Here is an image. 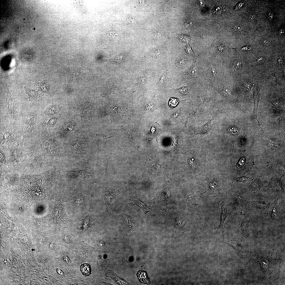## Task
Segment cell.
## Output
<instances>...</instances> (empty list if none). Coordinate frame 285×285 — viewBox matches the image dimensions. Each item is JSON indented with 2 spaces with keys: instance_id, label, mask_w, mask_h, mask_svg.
<instances>
[{
  "instance_id": "cb8c5ba5",
  "label": "cell",
  "mask_w": 285,
  "mask_h": 285,
  "mask_svg": "<svg viewBox=\"0 0 285 285\" xmlns=\"http://www.w3.org/2000/svg\"><path fill=\"white\" fill-rule=\"evenodd\" d=\"M163 53V51L159 49H155L153 50L150 53V55L154 58L158 59L160 57Z\"/></svg>"
},
{
  "instance_id": "30bf717a",
  "label": "cell",
  "mask_w": 285,
  "mask_h": 285,
  "mask_svg": "<svg viewBox=\"0 0 285 285\" xmlns=\"http://www.w3.org/2000/svg\"><path fill=\"white\" fill-rule=\"evenodd\" d=\"M260 88H259V86H257L256 87V88L254 90V109L252 117V118H254L257 121L259 125L260 124L257 118V114L258 105L260 97Z\"/></svg>"
},
{
  "instance_id": "e575fe53",
  "label": "cell",
  "mask_w": 285,
  "mask_h": 285,
  "mask_svg": "<svg viewBox=\"0 0 285 285\" xmlns=\"http://www.w3.org/2000/svg\"><path fill=\"white\" fill-rule=\"evenodd\" d=\"M186 59L183 58L178 60L176 62V64L178 66L181 67L184 66L186 63Z\"/></svg>"
},
{
  "instance_id": "44dd1931",
  "label": "cell",
  "mask_w": 285,
  "mask_h": 285,
  "mask_svg": "<svg viewBox=\"0 0 285 285\" xmlns=\"http://www.w3.org/2000/svg\"><path fill=\"white\" fill-rule=\"evenodd\" d=\"M58 110L56 107L54 106H51L47 108L44 112L46 115L50 117L54 116L57 113Z\"/></svg>"
},
{
  "instance_id": "4316f807",
  "label": "cell",
  "mask_w": 285,
  "mask_h": 285,
  "mask_svg": "<svg viewBox=\"0 0 285 285\" xmlns=\"http://www.w3.org/2000/svg\"><path fill=\"white\" fill-rule=\"evenodd\" d=\"M251 179L252 178H250L243 176L240 177L235 178L233 179L235 181L245 182L249 180H251Z\"/></svg>"
},
{
  "instance_id": "7bdbcfd3",
  "label": "cell",
  "mask_w": 285,
  "mask_h": 285,
  "mask_svg": "<svg viewBox=\"0 0 285 285\" xmlns=\"http://www.w3.org/2000/svg\"><path fill=\"white\" fill-rule=\"evenodd\" d=\"M218 48L219 50L221 52L224 49V46L221 45H219Z\"/></svg>"
},
{
  "instance_id": "f546056e",
  "label": "cell",
  "mask_w": 285,
  "mask_h": 285,
  "mask_svg": "<svg viewBox=\"0 0 285 285\" xmlns=\"http://www.w3.org/2000/svg\"><path fill=\"white\" fill-rule=\"evenodd\" d=\"M138 82L139 84L141 85L144 84L146 81V77L144 75H141L138 77Z\"/></svg>"
},
{
  "instance_id": "c3c4849f",
  "label": "cell",
  "mask_w": 285,
  "mask_h": 285,
  "mask_svg": "<svg viewBox=\"0 0 285 285\" xmlns=\"http://www.w3.org/2000/svg\"><path fill=\"white\" fill-rule=\"evenodd\" d=\"M279 32L281 34H282L284 33V31L283 29H282Z\"/></svg>"
},
{
  "instance_id": "7dc6e473",
  "label": "cell",
  "mask_w": 285,
  "mask_h": 285,
  "mask_svg": "<svg viewBox=\"0 0 285 285\" xmlns=\"http://www.w3.org/2000/svg\"><path fill=\"white\" fill-rule=\"evenodd\" d=\"M138 1L139 3L140 4H143L145 2V1Z\"/></svg>"
},
{
  "instance_id": "8992f818",
  "label": "cell",
  "mask_w": 285,
  "mask_h": 285,
  "mask_svg": "<svg viewBox=\"0 0 285 285\" xmlns=\"http://www.w3.org/2000/svg\"><path fill=\"white\" fill-rule=\"evenodd\" d=\"M71 251L67 250V251H64L62 260L64 267L69 270L73 272L78 267V264L74 253L71 252Z\"/></svg>"
},
{
  "instance_id": "ba28073f",
  "label": "cell",
  "mask_w": 285,
  "mask_h": 285,
  "mask_svg": "<svg viewBox=\"0 0 285 285\" xmlns=\"http://www.w3.org/2000/svg\"><path fill=\"white\" fill-rule=\"evenodd\" d=\"M241 215V225L240 227L237 229L236 231L242 236L248 237L249 235V225L250 220L249 216L245 214H243Z\"/></svg>"
},
{
  "instance_id": "2e32d148",
  "label": "cell",
  "mask_w": 285,
  "mask_h": 285,
  "mask_svg": "<svg viewBox=\"0 0 285 285\" xmlns=\"http://www.w3.org/2000/svg\"><path fill=\"white\" fill-rule=\"evenodd\" d=\"M25 93L29 101H32L36 99L39 95L38 91L30 89L27 87L24 88Z\"/></svg>"
},
{
  "instance_id": "d6a6232c",
  "label": "cell",
  "mask_w": 285,
  "mask_h": 285,
  "mask_svg": "<svg viewBox=\"0 0 285 285\" xmlns=\"http://www.w3.org/2000/svg\"><path fill=\"white\" fill-rule=\"evenodd\" d=\"M241 63L237 61H235L232 64V69L234 70H237L239 69L241 65Z\"/></svg>"
},
{
  "instance_id": "9c48e42d",
  "label": "cell",
  "mask_w": 285,
  "mask_h": 285,
  "mask_svg": "<svg viewBox=\"0 0 285 285\" xmlns=\"http://www.w3.org/2000/svg\"><path fill=\"white\" fill-rule=\"evenodd\" d=\"M221 212L220 214V222L219 226L215 229H218L221 231L223 234L225 230L223 228V225L225 221L229 214L227 213L226 206L225 203L222 202L221 203Z\"/></svg>"
},
{
  "instance_id": "836d02e7",
  "label": "cell",
  "mask_w": 285,
  "mask_h": 285,
  "mask_svg": "<svg viewBox=\"0 0 285 285\" xmlns=\"http://www.w3.org/2000/svg\"><path fill=\"white\" fill-rule=\"evenodd\" d=\"M162 11L163 15H166L169 12V8L166 5L164 4L162 6Z\"/></svg>"
},
{
  "instance_id": "5bb4252c",
  "label": "cell",
  "mask_w": 285,
  "mask_h": 285,
  "mask_svg": "<svg viewBox=\"0 0 285 285\" xmlns=\"http://www.w3.org/2000/svg\"><path fill=\"white\" fill-rule=\"evenodd\" d=\"M223 240L220 241L221 243H227L238 250V251L240 252L241 250L242 251L243 247L241 245V242L239 240L235 239L226 240L224 239V237H223Z\"/></svg>"
},
{
  "instance_id": "d4e9b609",
  "label": "cell",
  "mask_w": 285,
  "mask_h": 285,
  "mask_svg": "<svg viewBox=\"0 0 285 285\" xmlns=\"http://www.w3.org/2000/svg\"><path fill=\"white\" fill-rule=\"evenodd\" d=\"M58 119V118L55 116L50 117L48 122L44 123V124L46 125L48 127L53 128L56 124Z\"/></svg>"
},
{
  "instance_id": "6da1fadb",
  "label": "cell",
  "mask_w": 285,
  "mask_h": 285,
  "mask_svg": "<svg viewBox=\"0 0 285 285\" xmlns=\"http://www.w3.org/2000/svg\"><path fill=\"white\" fill-rule=\"evenodd\" d=\"M248 200L244 195L243 192L238 190L232 196L230 202L232 208L241 213L243 210L247 206Z\"/></svg>"
},
{
  "instance_id": "7a4b0ae2",
  "label": "cell",
  "mask_w": 285,
  "mask_h": 285,
  "mask_svg": "<svg viewBox=\"0 0 285 285\" xmlns=\"http://www.w3.org/2000/svg\"><path fill=\"white\" fill-rule=\"evenodd\" d=\"M279 198H276L274 202L269 205L267 209L270 220L273 223H277L282 219L284 215L278 204Z\"/></svg>"
},
{
  "instance_id": "277c9868",
  "label": "cell",
  "mask_w": 285,
  "mask_h": 285,
  "mask_svg": "<svg viewBox=\"0 0 285 285\" xmlns=\"http://www.w3.org/2000/svg\"><path fill=\"white\" fill-rule=\"evenodd\" d=\"M75 248L76 250L75 251L76 253L75 254L76 255H75V256L77 261L82 256H83L82 258L84 257L83 259L84 258H85L86 259V258L87 261L86 256L88 261H93L95 260L96 255V251L94 248L91 246H87L82 248L81 246H79L78 244Z\"/></svg>"
},
{
  "instance_id": "8d00e7d4",
  "label": "cell",
  "mask_w": 285,
  "mask_h": 285,
  "mask_svg": "<svg viewBox=\"0 0 285 285\" xmlns=\"http://www.w3.org/2000/svg\"><path fill=\"white\" fill-rule=\"evenodd\" d=\"M251 86V84L250 83L247 82L244 85V88L246 91H248L250 89Z\"/></svg>"
},
{
  "instance_id": "e0dca14e",
  "label": "cell",
  "mask_w": 285,
  "mask_h": 285,
  "mask_svg": "<svg viewBox=\"0 0 285 285\" xmlns=\"http://www.w3.org/2000/svg\"><path fill=\"white\" fill-rule=\"evenodd\" d=\"M137 276L139 281L141 283L148 284L150 281L146 272L143 271H139L137 273Z\"/></svg>"
},
{
  "instance_id": "9a60e30c",
  "label": "cell",
  "mask_w": 285,
  "mask_h": 285,
  "mask_svg": "<svg viewBox=\"0 0 285 285\" xmlns=\"http://www.w3.org/2000/svg\"><path fill=\"white\" fill-rule=\"evenodd\" d=\"M35 84L38 89V91L45 93L49 92L50 85L46 80H44L40 82H36Z\"/></svg>"
},
{
  "instance_id": "603a6c76",
  "label": "cell",
  "mask_w": 285,
  "mask_h": 285,
  "mask_svg": "<svg viewBox=\"0 0 285 285\" xmlns=\"http://www.w3.org/2000/svg\"><path fill=\"white\" fill-rule=\"evenodd\" d=\"M95 242L96 244L97 247L101 249H103L105 248V246H107L108 243V240L105 239H98Z\"/></svg>"
},
{
  "instance_id": "ab89813d",
  "label": "cell",
  "mask_w": 285,
  "mask_h": 285,
  "mask_svg": "<svg viewBox=\"0 0 285 285\" xmlns=\"http://www.w3.org/2000/svg\"><path fill=\"white\" fill-rule=\"evenodd\" d=\"M263 43L264 45L268 46L269 45L270 42L268 40L265 39L263 41Z\"/></svg>"
},
{
  "instance_id": "1f68e13d",
  "label": "cell",
  "mask_w": 285,
  "mask_h": 285,
  "mask_svg": "<svg viewBox=\"0 0 285 285\" xmlns=\"http://www.w3.org/2000/svg\"><path fill=\"white\" fill-rule=\"evenodd\" d=\"M178 92L182 94H186L189 92L188 88L187 87H183L178 89Z\"/></svg>"
},
{
  "instance_id": "74e56055",
  "label": "cell",
  "mask_w": 285,
  "mask_h": 285,
  "mask_svg": "<svg viewBox=\"0 0 285 285\" xmlns=\"http://www.w3.org/2000/svg\"><path fill=\"white\" fill-rule=\"evenodd\" d=\"M210 70L212 75L213 76L215 75L216 73V69L214 66L212 65L210 66Z\"/></svg>"
},
{
  "instance_id": "7402d4cb",
  "label": "cell",
  "mask_w": 285,
  "mask_h": 285,
  "mask_svg": "<svg viewBox=\"0 0 285 285\" xmlns=\"http://www.w3.org/2000/svg\"><path fill=\"white\" fill-rule=\"evenodd\" d=\"M80 269L82 273L84 276H90L91 269L90 265L88 264H83L81 266Z\"/></svg>"
},
{
  "instance_id": "4fadbf2b",
  "label": "cell",
  "mask_w": 285,
  "mask_h": 285,
  "mask_svg": "<svg viewBox=\"0 0 285 285\" xmlns=\"http://www.w3.org/2000/svg\"><path fill=\"white\" fill-rule=\"evenodd\" d=\"M110 63L126 69L125 66V59L124 56L122 55H118L114 58L108 60Z\"/></svg>"
},
{
  "instance_id": "ffe728a7",
  "label": "cell",
  "mask_w": 285,
  "mask_h": 285,
  "mask_svg": "<svg viewBox=\"0 0 285 285\" xmlns=\"http://www.w3.org/2000/svg\"><path fill=\"white\" fill-rule=\"evenodd\" d=\"M211 121H209L207 123L203 125L201 127L200 132L201 135L207 134L211 130L212 127Z\"/></svg>"
},
{
  "instance_id": "bcb514c9",
  "label": "cell",
  "mask_w": 285,
  "mask_h": 285,
  "mask_svg": "<svg viewBox=\"0 0 285 285\" xmlns=\"http://www.w3.org/2000/svg\"><path fill=\"white\" fill-rule=\"evenodd\" d=\"M269 19L270 20H272L273 17V14L272 13H269Z\"/></svg>"
},
{
  "instance_id": "d590c367",
  "label": "cell",
  "mask_w": 285,
  "mask_h": 285,
  "mask_svg": "<svg viewBox=\"0 0 285 285\" xmlns=\"http://www.w3.org/2000/svg\"><path fill=\"white\" fill-rule=\"evenodd\" d=\"M223 92L224 94L229 98H230L231 100L233 99L232 95L229 90L225 88L224 89Z\"/></svg>"
},
{
  "instance_id": "484cf974",
  "label": "cell",
  "mask_w": 285,
  "mask_h": 285,
  "mask_svg": "<svg viewBox=\"0 0 285 285\" xmlns=\"http://www.w3.org/2000/svg\"><path fill=\"white\" fill-rule=\"evenodd\" d=\"M167 76V73L166 72L164 73L161 75L157 82L156 85L157 86L160 87L163 86L164 85Z\"/></svg>"
},
{
  "instance_id": "f6af8a7d",
  "label": "cell",
  "mask_w": 285,
  "mask_h": 285,
  "mask_svg": "<svg viewBox=\"0 0 285 285\" xmlns=\"http://www.w3.org/2000/svg\"><path fill=\"white\" fill-rule=\"evenodd\" d=\"M241 49L244 50H249L250 49V48L249 46H246L243 47Z\"/></svg>"
},
{
  "instance_id": "83f0119b",
  "label": "cell",
  "mask_w": 285,
  "mask_h": 285,
  "mask_svg": "<svg viewBox=\"0 0 285 285\" xmlns=\"http://www.w3.org/2000/svg\"><path fill=\"white\" fill-rule=\"evenodd\" d=\"M232 30L234 33L237 34L242 33L243 31V27L241 26L238 25H235L233 26Z\"/></svg>"
},
{
  "instance_id": "b9f144b4",
  "label": "cell",
  "mask_w": 285,
  "mask_h": 285,
  "mask_svg": "<svg viewBox=\"0 0 285 285\" xmlns=\"http://www.w3.org/2000/svg\"><path fill=\"white\" fill-rule=\"evenodd\" d=\"M243 3H240L237 5L236 7V9H238L241 8L243 5Z\"/></svg>"
},
{
  "instance_id": "8fae6325",
  "label": "cell",
  "mask_w": 285,
  "mask_h": 285,
  "mask_svg": "<svg viewBox=\"0 0 285 285\" xmlns=\"http://www.w3.org/2000/svg\"><path fill=\"white\" fill-rule=\"evenodd\" d=\"M106 275L107 277H110L111 278L118 284H131L121 276L117 274L112 270H108L106 273Z\"/></svg>"
},
{
  "instance_id": "5b68a950",
  "label": "cell",
  "mask_w": 285,
  "mask_h": 285,
  "mask_svg": "<svg viewBox=\"0 0 285 285\" xmlns=\"http://www.w3.org/2000/svg\"><path fill=\"white\" fill-rule=\"evenodd\" d=\"M128 201L130 205L137 210L145 213L148 211V202L144 198L136 196H131Z\"/></svg>"
},
{
  "instance_id": "ac0fdd59",
  "label": "cell",
  "mask_w": 285,
  "mask_h": 285,
  "mask_svg": "<svg viewBox=\"0 0 285 285\" xmlns=\"http://www.w3.org/2000/svg\"><path fill=\"white\" fill-rule=\"evenodd\" d=\"M198 72V68L196 64H193L186 74L187 78L192 79L196 75Z\"/></svg>"
},
{
  "instance_id": "f1b7e54d",
  "label": "cell",
  "mask_w": 285,
  "mask_h": 285,
  "mask_svg": "<svg viewBox=\"0 0 285 285\" xmlns=\"http://www.w3.org/2000/svg\"><path fill=\"white\" fill-rule=\"evenodd\" d=\"M179 101L178 99L171 98L169 101V105L171 108H174L176 106Z\"/></svg>"
},
{
  "instance_id": "3957f363",
  "label": "cell",
  "mask_w": 285,
  "mask_h": 285,
  "mask_svg": "<svg viewBox=\"0 0 285 285\" xmlns=\"http://www.w3.org/2000/svg\"><path fill=\"white\" fill-rule=\"evenodd\" d=\"M120 227L121 230L125 234H131L134 230L135 223L133 218L124 213L120 215Z\"/></svg>"
},
{
  "instance_id": "ee69618b",
  "label": "cell",
  "mask_w": 285,
  "mask_h": 285,
  "mask_svg": "<svg viewBox=\"0 0 285 285\" xmlns=\"http://www.w3.org/2000/svg\"><path fill=\"white\" fill-rule=\"evenodd\" d=\"M283 60L282 58L279 57L278 60V62L279 64H281L282 63Z\"/></svg>"
},
{
  "instance_id": "60d3db41",
  "label": "cell",
  "mask_w": 285,
  "mask_h": 285,
  "mask_svg": "<svg viewBox=\"0 0 285 285\" xmlns=\"http://www.w3.org/2000/svg\"><path fill=\"white\" fill-rule=\"evenodd\" d=\"M198 2L199 4L202 6H204L205 4V2L203 1H198Z\"/></svg>"
},
{
  "instance_id": "4dcf8cb0",
  "label": "cell",
  "mask_w": 285,
  "mask_h": 285,
  "mask_svg": "<svg viewBox=\"0 0 285 285\" xmlns=\"http://www.w3.org/2000/svg\"><path fill=\"white\" fill-rule=\"evenodd\" d=\"M163 34L159 32H154L153 34V37L155 40L160 39L163 38Z\"/></svg>"
},
{
  "instance_id": "d6986e66",
  "label": "cell",
  "mask_w": 285,
  "mask_h": 285,
  "mask_svg": "<svg viewBox=\"0 0 285 285\" xmlns=\"http://www.w3.org/2000/svg\"><path fill=\"white\" fill-rule=\"evenodd\" d=\"M251 185L253 190L256 192H258L263 186L262 182L259 179L252 180Z\"/></svg>"
},
{
  "instance_id": "52a82bcc",
  "label": "cell",
  "mask_w": 285,
  "mask_h": 285,
  "mask_svg": "<svg viewBox=\"0 0 285 285\" xmlns=\"http://www.w3.org/2000/svg\"><path fill=\"white\" fill-rule=\"evenodd\" d=\"M103 192L104 199L107 210L109 206L119 194L120 192L118 189L108 187L104 188Z\"/></svg>"
},
{
  "instance_id": "f35d334b",
  "label": "cell",
  "mask_w": 285,
  "mask_h": 285,
  "mask_svg": "<svg viewBox=\"0 0 285 285\" xmlns=\"http://www.w3.org/2000/svg\"><path fill=\"white\" fill-rule=\"evenodd\" d=\"M186 49L187 52L190 55L192 54L193 52L191 48L188 45L186 48Z\"/></svg>"
},
{
  "instance_id": "7c38bea8",
  "label": "cell",
  "mask_w": 285,
  "mask_h": 285,
  "mask_svg": "<svg viewBox=\"0 0 285 285\" xmlns=\"http://www.w3.org/2000/svg\"><path fill=\"white\" fill-rule=\"evenodd\" d=\"M248 203L250 204L253 208L257 209H267L270 204L267 203L264 201H248Z\"/></svg>"
}]
</instances>
